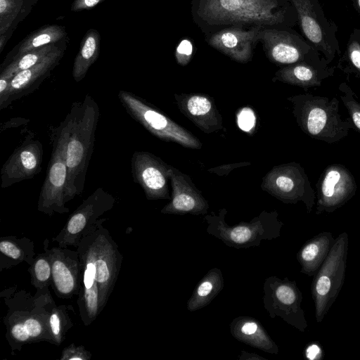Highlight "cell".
<instances>
[{
	"label": "cell",
	"instance_id": "cell-35",
	"mask_svg": "<svg viewBox=\"0 0 360 360\" xmlns=\"http://www.w3.org/2000/svg\"><path fill=\"white\" fill-rule=\"evenodd\" d=\"M238 124L245 131H250L255 124V116L250 108H243L238 115Z\"/></svg>",
	"mask_w": 360,
	"mask_h": 360
},
{
	"label": "cell",
	"instance_id": "cell-25",
	"mask_svg": "<svg viewBox=\"0 0 360 360\" xmlns=\"http://www.w3.org/2000/svg\"><path fill=\"white\" fill-rule=\"evenodd\" d=\"M0 252L1 256L12 260L11 266L23 261L31 265L34 260L33 243L26 238L2 237L0 240Z\"/></svg>",
	"mask_w": 360,
	"mask_h": 360
},
{
	"label": "cell",
	"instance_id": "cell-40",
	"mask_svg": "<svg viewBox=\"0 0 360 360\" xmlns=\"http://www.w3.org/2000/svg\"><path fill=\"white\" fill-rule=\"evenodd\" d=\"M101 0H76L72 4V9L77 11L78 9L89 8L96 6Z\"/></svg>",
	"mask_w": 360,
	"mask_h": 360
},
{
	"label": "cell",
	"instance_id": "cell-15",
	"mask_svg": "<svg viewBox=\"0 0 360 360\" xmlns=\"http://www.w3.org/2000/svg\"><path fill=\"white\" fill-rule=\"evenodd\" d=\"M262 38L270 57L282 64H293L302 61L321 59L319 52L297 37L283 31L266 30L262 32Z\"/></svg>",
	"mask_w": 360,
	"mask_h": 360
},
{
	"label": "cell",
	"instance_id": "cell-9",
	"mask_svg": "<svg viewBox=\"0 0 360 360\" xmlns=\"http://www.w3.org/2000/svg\"><path fill=\"white\" fill-rule=\"evenodd\" d=\"M316 214L332 213L342 207L356 194L357 185L354 176L343 165H328L316 184Z\"/></svg>",
	"mask_w": 360,
	"mask_h": 360
},
{
	"label": "cell",
	"instance_id": "cell-21",
	"mask_svg": "<svg viewBox=\"0 0 360 360\" xmlns=\"http://www.w3.org/2000/svg\"><path fill=\"white\" fill-rule=\"evenodd\" d=\"M230 328L237 340L269 353H278L277 345L257 320L247 317L236 318L233 320Z\"/></svg>",
	"mask_w": 360,
	"mask_h": 360
},
{
	"label": "cell",
	"instance_id": "cell-8",
	"mask_svg": "<svg viewBox=\"0 0 360 360\" xmlns=\"http://www.w3.org/2000/svg\"><path fill=\"white\" fill-rule=\"evenodd\" d=\"M264 303L270 316L281 317L285 321L304 332L307 327L304 312L301 307L302 292L295 281L287 278L281 280L271 276L265 281Z\"/></svg>",
	"mask_w": 360,
	"mask_h": 360
},
{
	"label": "cell",
	"instance_id": "cell-17",
	"mask_svg": "<svg viewBox=\"0 0 360 360\" xmlns=\"http://www.w3.org/2000/svg\"><path fill=\"white\" fill-rule=\"evenodd\" d=\"M131 174L134 181L145 191L148 198L162 195L166 180L157 161L145 152L134 153L131 160Z\"/></svg>",
	"mask_w": 360,
	"mask_h": 360
},
{
	"label": "cell",
	"instance_id": "cell-16",
	"mask_svg": "<svg viewBox=\"0 0 360 360\" xmlns=\"http://www.w3.org/2000/svg\"><path fill=\"white\" fill-rule=\"evenodd\" d=\"M298 14L302 31L318 52H321L330 63L335 51L332 39L327 34L326 23L322 22L324 17L318 14L315 4L310 0H292Z\"/></svg>",
	"mask_w": 360,
	"mask_h": 360
},
{
	"label": "cell",
	"instance_id": "cell-22",
	"mask_svg": "<svg viewBox=\"0 0 360 360\" xmlns=\"http://www.w3.org/2000/svg\"><path fill=\"white\" fill-rule=\"evenodd\" d=\"M224 279L218 269L210 270L200 281L188 302V309L196 311L207 305L222 290Z\"/></svg>",
	"mask_w": 360,
	"mask_h": 360
},
{
	"label": "cell",
	"instance_id": "cell-37",
	"mask_svg": "<svg viewBox=\"0 0 360 360\" xmlns=\"http://www.w3.org/2000/svg\"><path fill=\"white\" fill-rule=\"evenodd\" d=\"M31 338L39 337L42 333L43 327L38 319L30 317L23 322Z\"/></svg>",
	"mask_w": 360,
	"mask_h": 360
},
{
	"label": "cell",
	"instance_id": "cell-4",
	"mask_svg": "<svg viewBox=\"0 0 360 360\" xmlns=\"http://www.w3.org/2000/svg\"><path fill=\"white\" fill-rule=\"evenodd\" d=\"M348 248L349 236L343 232L335 238L328 257L313 276L311 291L318 323L323 321L344 284Z\"/></svg>",
	"mask_w": 360,
	"mask_h": 360
},
{
	"label": "cell",
	"instance_id": "cell-20",
	"mask_svg": "<svg viewBox=\"0 0 360 360\" xmlns=\"http://www.w3.org/2000/svg\"><path fill=\"white\" fill-rule=\"evenodd\" d=\"M328 64L325 58L293 63L283 70V77L305 89L317 88L325 79L333 75L335 69L328 67Z\"/></svg>",
	"mask_w": 360,
	"mask_h": 360
},
{
	"label": "cell",
	"instance_id": "cell-24",
	"mask_svg": "<svg viewBox=\"0 0 360 360\" xmlns=\"http://www.w3.org/2000/svg\"><path fill=\"white\" fill-rule=\"evenodd\" d=\"M64 27L51 25L40 29L31 34L20 44L19 48L11 60L25 53L44 46L56 44L66 37Z\"/></svg>",
	"mask_w": 360,
	"mask_h": 360
},
{
	"label": "cell",
	"instance_id": "cell-39",
	"mask_svg": "<svg viewBox=\"0 0 360 360\" xmlns=\"http://www.w3.org/2000/svg\"><path fill=\"white\" fill-rule=\"evenodd\" d=\"M304 356L309 360H320L323 357V350L317 343L309 344L304 352Z\"/></svg>",
	"mask_w": 360,
	"mask_h": 360
},
{
	"label": "cell",
	"instance_id": "cell-31",
	"mask_svg": "<svg viewBox=\"0 0 360 360\" xmlns=\"http://www.w3.org/2000/svg\"><path fill=\"white\" fill-rule=\"evenodd\" d=\"M195 206L196 202L193 197L186 193L176 195L172 202V207L179 212H191Z\"/></svg>",
	"mask_w": 360,
	"mask_h": 360
},
{
	"label": "cell",
	"instance_id": "cell-6",
	"mask_svg": "<svg viewBox=\"0 0 360 360\" xmlns=\"http://www.w3.org/2000/svg\"><path fill=\"white\" fill-rule=\"evenodd\" d=\"M51 139L53 150L37 202L38 211L49 216L69 212L65 206L68 167L65 148L60 139L53 132Z\"/></svg>",
	"mask_w": 360,
	"mask_h": 360
},
{
	"label": "cell",
	"instance_id": "cell-18",
	"mask_svg": "<svg viewBox=\"0 0 360 360\" xmlns=\"http://www.w3.org/2000/svg\"><path fill=\"white\" fill-rule=\"evenodd\" d=\"M258 29L243 31L238 28H229L215 33L210 39V44L230 57L245 61L251 56L252 46Z\"/></svg>",
	"mask_w": 360,
	"mask_h": 360
},
{
	"label": "cell",
	"instance_id": "cell-7",
	"mask_svg": "<svg viewBox=\"0 0 360 360\" xmlns=\"http://www.w3.org/2000/svg\"><path fill=\"white\" fill-rule=\"evenodd\" d=\"M106 219H101L93 231L96 281L101 312L112 293L120 273L122 256L108 231L103 227Z\"/></svg>",
	"mask_w": 360,
	"mask_h": 360
},
{
	"label": "cell",
	"instance_id": "cell-41",
	"mask_svg": "<svg viewBox=\"0 0 360 360\" xmlns=\"http://www.w3.org/2000/svg\"><path fill=\"white\" fill-rule=\"evenodd\" d=\"M355 1H356V3L359 10H360V0H355Z\"/></svg>",
	"mask_w": 360,
	"mask_h": 360
},
{
	"label": "cell",
	"instance_id": "cell-3",
	"mask_svg": "<svg viewBox=\"0 0 360 360\" xmlns=\"http://www.w3.org/2000/svg\"><path fill=\"white\" fill-rule=\"evenodd\" d=\"M276 0H200L198 15L210 24L274 25L282 21Z\"/></svg>",
	"mask_w": 360,
	"mask_h": 360
},
{
	"label": "cell",
	"instance_id": "cell-5",
	"mask_svg": "<svg viewBox=\"0 0 360 360\" xmlns=\"http://www.w3.org/2000/svg\"><path fill=\"white\" fill-rule=\"evenodd\" d=\"M115 202L112 194L102 187L98 188L73 212L52 241L61 248H77L81 240L97 227L100 217L110 210Z\"/></svg>",
	"mask_w": 360,
	"mask_h": 360
},
{
	"label": "cell",
	"instance_id": "cell-13",
	"mask_svg": "<svg viewBox=\"0 0 360 360\" xmlns=\"http://www.w3.org/2000/svg\"><path fill=\"white\" fill-rule=\"evenodd\" d=\"M209 220L207 233L220 239L229 247L248 248L259 245L262 240H271L280 236L282 223L267 226L262 220L229 226L223 220Z\"/></svg>",
	"mask_w": 360,
	"mask_h": 360
},
{
	"label": "cell",
	"instance_id": "cell-19",
	"mask_svg": "<svg viewBox=\"0 0 360 360\" xmlns=\"http://www.w3.org/2000/svg\"><path fill=\"white\" fill-rule=\"evenodd\" d=\"M335 238L330 231H323L308 240L297 254L300 271L313 276L328 257Z\"/></svg>",
	"mask_w": 360,
	"mask_h": 360
},
{
	"label": "cell",
	"instance_id": "cell-38",
	"mask_svg": "<svg viewBox=\"0 0 360 360\" xmlns=\"http://www.w3.org/2000/svg\"><path fill=\"white\" fill-rule=\"evenodd\" d=\"M11 333L15 340L20 342H26L30 338L23 322L15 323L11 329Z\"/></svg>",
	"mask_w": 360,
	"mask_h": 360
},
{
	"label": "cell",
	"instance_id": "cell-23",
	"mask_svg": "<svg viewBox=\"0 0 360 360\" xmlns=\"http://www.w3.org/2000/svg\"><path fill=\"white\" fill-rule=\"evenodd\" d=\"M100 50V35L94 30L86 33L80 50L77 55L72 68V77L75 82L82 80L91 65L96 60Z\"/></svg>",
	"mask_w": 360,
	"mask_h": 360
},
{
	"label": "cell",
	"instance_id": "cell-1",
	"mask_svg": "<svg viewBox=\"0 0 360 360\" xmlns=\"http://www.w3.org/2000/svg\"><path fill=\"white\" fill-rule=\"evenodd\" d=\"M99 115L97 103L86 94L82 101L72 103L63 121L52 130L65 148L68 167L66 202L84 191Z\"/></svg>",
	"mask_w": 360,
	"mask_h": 360
},
{
	"label": "cell",
	"instance_id": "cell-12",
	"mask_svg": "<svg viewBox=\"0 0 360 360\" xmlns=\"http://www.w3.org/2000/svg\"><path fill=\"white\" fill-rule=\"evenodd\" d=\"M43 146L27 135L15 149L1 169V186L8 188L22 181L30 179L41 172Z\"/></svg>",
	"mask_w": 360,
	"mask_h": 360
},
{
	"label": "cell",
	"instance_id": "cell-33",
	"mask_svg": "<svg viewBox=\"0 0 360 360\" xmlns=\"http://www.w3.org/2000/svg\"><path fill=\"white\" fill-rule=\"evenodd\" d=\"M91 358V354L89 353L82 347H77L74 344L65 347L60 358L62 360H87Z\"/></svg>",
	"mask_w": 360,
	"mask_h": 360
},
{
	"label": "cell",
	"instance_id": "cell-2",
	"mask_svg": "<svg viewBox=\"0 0 360 360\" xmlns=\"http://www.w3.org/2000/svg\"><path fill=\"white\" fill-rule=\"evenodd\" d=\"M295 114L302 131L312 139L335 143L354 129L350 118L343 119L339 113L337 98L314 96L309 93L293 98Z\"/></svg>",
	"mask_w": 360,
	"mask_h": 360
},
{
	"label": "cell",
	"instance_id": "cell-28",
	"mask_svg": "<svg viewBox=\"0 0 360 360\" xmlns=\"http://www.w3.org/2000/svg\"><path fill=\"white\" fill-rule=\"evenodd\" d=\"M23 0H0L1 34L11 29L18 17L22 18L21 14L29 12L28 6H23Z\"/></svg>",
	"mask_w": 360,
	"mask_h": 360
},
{
	"label": "cell",
	"instance_id": "cell-11",
	"mask_svg": "<svg viewBox=\"0 0 360 360\" xmlns=\"http://www.w3.org/2000/svg\"><path fill=\"white\" fill-rule=\"evenodd\" d=\"M49 240L44 242V249L51 266V284L58 297L70 299L79 294L81 286V265L77 250L68 248L49 249Z\"/></svg>",
	"mask_w": 360,
	"mask_h": 360
},
{
	"label": "cell",
	"instance_id": "cell-27",
	"mask_svg": "<svg viewBox=\"0 0 360 360\" xmlns=\"http://www.w3.org/2000/svg\"><path fill=\"white\" fill-rule=\"evenodd\" d=\"M338 68L345 74L354 75L360 79V31L351 35L347 50L340 60Z\"/></svg>",
	"mask_w": 360,
	"mask_h": 360
},
{
	"label": "cell",
	"instance_id": "cell-29",
	"mask_svg": "<svg viewBox=\"0 0 360 360\" xmlns=\"http://www.w3.org/2000/svg\"><path fill=\"white\" fill-rule=\"evenodd\" d=\"M29 272L31 275V283L38 291L47 288L51 283V266L45 252L39 254L34 258Z\"/></svg>",
	"mask_w": 360,
	"mask_h": 360
},
{
	"label": "cell",
	"instance_id": "cell-36",
	"mask_svg": "<svg viewBox=\"0 0 360 360\" xmlns=\"http://www.w3.org/2000/svg\"><path fill=\"white\" fill-rule=\"evenodd\" d=\"M193 53V45L188 39H183L176 49V57L179 63L182 65L188 62Z\"/></svg>",
	"mask_w": 360,
	"mask_h": 360
},
{
	"label": "cell",
	"instance_id": "cell-34",
	"mask_svg": "<svg viewBox=\"0 0 360 360\" xmlns=\"http://www.w3.org/2000/svg\"><path fill=\"white\" fill-rule=\"evenodd\" d=\"M51 334L55 342L59 345L62 341L61 319L57 310L52 311L49 319Z\"/></svg>",
	"mask_w": 360,
	"mask_h": 360
},
{
	"label": "cell",
	"instance_id": "cell-10",
	"mask_svg": "<svg viewBox=\"0 0 360 360\" xmlns=\"http://www.w3.org/2000/svg\"><path fill=\"white\" fill-rule=\"evenodd\" d=\"M93 231L81 240L77 248L81 265V286L77 304L80 317L85 326L91 324L101 313Z\"/></svg>",
	"mask_w": 360,
	"mask_h": 360
},
{
	"label": "cell",
	"instance_id": "cell-32",
	"mask_svg": "<svg viewBox=\"0 0 360 360\" xmlns=\"http://www.w3.org/2000/svg\"><path fill=\"white\" fill-rule=\"evenodd\" d=\"M188 111L193 115H202L207 113L211 109V103L202 96H193L187 103Z\"/></svg>",
	"mask_w": 360,
	"mask_h": 360
},
{
	"label": "cell",
	"instance_id": "cell-30",
	"mask_svg": "<svg viewBox=\"0 0 360 360\" xmlns=\"http://www.w3.org/2000/svg\"><path fill=\"white\" fill-rule=\"evenodd\" d=\"M340 98L347 108L354 129L360 133V103L352 89L346 82H342L339 86Z\"/></svg>",
	"mask_w": 360,
	"mask_h": 360
},
{
	"label": "cell",
	"instance_id": "cell-26",
	"mask_svg": "<svg viewBox=\"0 0 360 360\" xmlns=\"http://www.w3.org/2000/svg\"><path fill=\"white\" fill-rule=\"evenodd\" d=\"M60 48L56 44L44 46L11 60L2 70L0 78L11 79L19 72L36 65Z\"/></svg>",
	"mask_w": 360,
	"mask_h": 360
},
{
	"label": "cell",
	"instance_id": "cell-14",
	"mask_svg": "<svg viewBox=\"0 0 360 360\" xmlns=\"http://www.w3.org/2000/svg\"><path fill=\"white\" fill-rule=\"evenodd\" d=\"M65 47H60L36 65L17 73L10 80L6 93L0 97V110L33 92L58 64Z\"/></svg>",
	"mask_w": 360,
	"mask_h": 360
}]
</instances>
